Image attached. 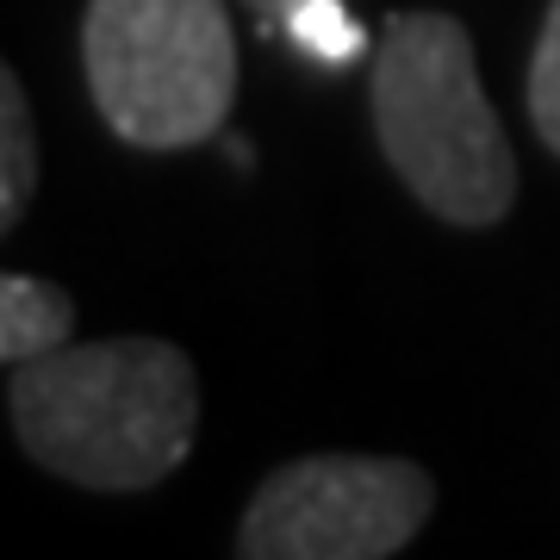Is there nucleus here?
<instances>
[{"instance_id":"f257e3e1","label":"nucleus","mask_w":560,"mask_h":560,"mask_svg":"<svg viewBox=\"0 0 560 560\" xmlns=\"http://www.w3.org/2000/svg\"><path fill=\"white\" fill-rule=\"evenodd\" d=\"M20 448L94 492H143L168 480L200 430V381L175 342H62L7 381Z\"/></svg>"},{"instance_id":"f03ea898","label":"nucleus","mask_w":560,"mask_h":560,"mask_svg":"<svg viewBox=\"0 0 560 560\" xmlns=\"http://www.w3.org/2000/svg\"><path fill=\"white\" fill-rule=\"evenodd\" d=\"M374 138L399 180L448 224L511 212L517 162L474 69V38L448 13H393L374 44Z\"/></svg>"},{"instance_id":"7ed1b4c3","label":"nucleus","mask_w":560,"mask_h":560,"mask_svg":"<svg viewBox=\"0 0 560 560\" xmlns=\"http://www.w3.org/2000/svg\"><path fill=\"white\" fill-rule=\"evenodd\" d=\"M81 62L113 138L138 150L219 138L237 101V38L224 0H88Z\"/></svg>"},{"instance_id":"20e7f679","label":"nucleus","mask_w":560,"mask_h":560,"mask_svg":"<svg viewBox=\"0 0 560 560\" xmlns=\"http://www.w3.org/2000/svg\"><path fill=\"white\" fill-rule=\"evenodd\" d=\"M436 486L411 460L318 455L261 480L243 511V560H386L423 529Z\"/></svg>"},{"instance_id":"39448f33","label":"nucleus","mask_w":560,"mask_h":560,"mask_svg":"<svg viewBox=\"0 0 560 560\" xmlns=\"http://www.w3.org/2000/svg\"><path fill=\"white\" fill-rule=\"evenodd\" d=\"M69 330H75V305H69L62 287L32 280V275L0 280V355H7V368L62 349Z\"/></svg>"},{"instance_id":"423d86ee","label":"nucleus","mask_w":560,"mask_h":560,"mask_svg":"<svg viewBox=\"0 0 560 560\" xmlns=\"http://www.w3.org/2000/svg\"><path fill=\"white\" fill-rule=\"evenodd\" d=\"M38 187V138H32V106L13 69H0V224L13 231Z\"/></svg>"},{"instance_id":"0eeeda50","label":"nucleus","mask_w":560,"mask_h":560,"mask_svg":"<svg viewBox=\"0 0 560 560\" xmlns=\"http://www.w3.org/2000/svg\"><path fill=\"white\" fill-rule=\"evenodd\" d=\"M280 32L300 44L305 57L330 62V69L368 57V32L355 25V13H349L342 0H300V7H287V13H280Z\"/></svg>"},{"instance_id":"6e6552de","label":"nucleus","mask_w":560,"mask_h":560,"mask_svg":"<svg viewBox=\"0 0 560 560\" xmlns=\"http://www.w3.org/2000/svg\"><path fill=\"white\" fill-rule=\"evenodd\" d=\"M529 113H536L541 143L560 156V0L548 7L536 38V62H529Z\"/></svg>"},{"instance_id":"1a4fd4ad","label":"nucleus","mask_w":560,"mask_h":560,"mask_svg":"<svg viewBox=\"0 0 560 560\" xmlns=\"http://www.w3.org/2000/svg\"><path fill=\"white\" fill-rule=\"evenodd\" d=\"M243 7H249V13H256V20L268 25V32H275L280 13H287V7H300V0H243Z\"/></svg>"}]
</instances>
